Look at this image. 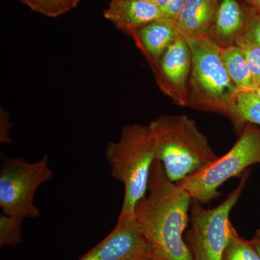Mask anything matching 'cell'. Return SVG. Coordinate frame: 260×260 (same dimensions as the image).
I'll return each mask as SVG.
<instances>
[{"label":"cell","mask_w":260,"mask_h":260,"mask_svg":"<svg viewBox=\"0 0 260 260\" xmlns=\"http://www.w3.org/2000/svg\"><path fill=\"white\" fill-rule=\"evenodd\" d=\"M169 2H170V0H155V3L160 8V9L162 10V12Z\"/></svg>","instance_id":"25"},{"label":"cell","mask_w":260,"mask_h":260,"mask_svg":"<svg viewBox=\"0 0 260 260\" xmlns=\"http://www.w3.org/2000/svg\"><path fill=\"white\" fill-rule=\"evenodd\" d=\"M32 11L49 18H57L75 9L79 0H18Z\"/></svg>","instance_id":"17"},{"label":"cell","mask_w":260,"mask_h":260,"mask_svg":"<svg viewBox=\"0 0 260 260\" xmlns=\"http://www.w3.org/2000/svg\"><path fill=\"white\" fill-rule=\"evenodd\" d=\"M219 0H186L176 20L178 35L186 40L209 35Z\"/></svg>","instance_id":"13"},{"label":"cell","mask_w":260,"mask_h":260,"mask_svg":"<svg viewBox=\"0 0 260 260\" xmlns=\"http://www.w3.org/2000/svg\"><path fill=\"white\" fill-rule=\"evenodd\" d=\"M23 220L3 213L0 215V246H15L22 241Z\"/></svg>","instance_id":"18"},{"label":"cell","mask_w":260,"mask_h":260,"mask_svg":"<svg viewBox=\"0 0 260 260\" xmlns=\"http://www.w3.org/2000/svg\"><path fill=\"white\" fill-rule=\"evenodd\" d=\"M221 58L228 74L239 91L255 90L250 70L239 46L221 48Z\"/></svg>","instance_id":"14"},{"label":"cell","mask_w":260,"mask_h":260,"mask_svg":"<svg viewBox=\"0 0 260 260\" xmlns=\"http://www.w3.org/2000/svg\"><path fill=\"white\" fill-rule=\"evenodd\" d=\"M253 10L240 0H219L210 37L221 48L236 45Z\"/></svg>","instance_id":"11"},{"label":"cell","mask_w":260,"mask_h":260,"mask_svg":"<svg viewBox=\"0 0 260 260\" xmlns=\"http://www.w3.org/2000/svg\"><path fill=\"white\" fill-rule=\"evenodd\" d=\"M141 1H152V2H155V0H141Z\"/></svg>","instance_id":"28"},{"label":"cell","mask_w":260,"mask_h":260,"mask_svg":"<svg viewBox=\"0 0 260 260\" xmlns=\"http://www.w3.org/2000/svg\"><path fill=\"white\" fill-rule=\"evenodd\" d=\"M191 198L168 177L161 162L152 167L148 194L135 207V218L154 260H193L184 241Z\"/></svg>","instance_id":"1"},{"label":"cell","mask_w":260,"mask_h":260,"mask_svg":"<svg viewBox=\"0 0 260 260\" xmlns=\"http://www.w3.org/2000/svg\"><path fill=\"white\" fill-rule=\"evenodd\" d=\"M237 126L235 129L242 131L246 123L260 126V99L255 91L240 92L237 100Z\"/></svg>","instance_id":"15"},{"label":"cell","mask_w":260,"mask_h":260,"mask_svg":"<svg viewBox=\"0 0 260 260\" xmlns=\"http://www.w3.org/2000/svg\"><path fill=\"white\" fill-rule=\"evenodd\" d=\"M144 256H151V248L134 218L116 223L112 232L79 260H129Z\"/></svg>","instance_id":"9"},{"label":"cell","mask_w":260,"mask_h":260,"mask_svg":"<svg viewBox=\"0 0 260 260\" xmlns=\"http://www.w3.org/2000/svg\"><path fill=\"white\" fill-rule=\"evenodd\" d=\"M104 15L127 35L164 16L155 2L141 0H111Z\"/></svg>","instance_id":"10"},{"label":"cell","mask_w":260,"mask_h":260,"mask_svg":"<svg viewBox=\"0 0 260 260\" xmlns=\"http://www.w3.org/2000/svg\"><path fill=\"white\" fill-rule=\"evenodd\" d=\"M250 241L260 256V229L256 231Z\"/></svg>","instance_id":"23"},{"label":"cell","mask_w":260,"mask_h":260,"mask_svg":"<svg viewBox=\"0 0 260 260\" xmlns=\"http://www.w3.org/2000/svg\"><path fill=\"white\" fill-rule=\"evenodd\" d=\"M148 61L155 66L166 51L179 37L176 21L162 16L129 34Z\"/></svg>","instance_id":"12"},{"label":"cell","mask_w":260,"mask_h":260,"mask_svg":"<svg viewBox=\"0 0 260 260\" xmlns=\"http://www.w3.org/2000/svg\"><path fill=\"white\" fill-rule=\"evenodd\" d=\"M244 2L251 9L260 14V0H244Z\"/></svg>","instance_id":"24"},{"label":"cell","mask_w":260,"mask_h":260,"mask_svg":"<svg viewBox=\"0 0 260 260\" xmlns=\"http://www.w3.org/2000/svg\"><path fill=\"white\" fill-rule=\"evenodd\" d=\"M53 177L47 155L32 162L2 157L0 206L3 213L22 220L38 218L40 212L34 205V197L39 186Z\"/></svg>","instance_id":"7"},{"label":"cell","mask_w":260,"mask_h":260,"mask_svg":"<svg viewBox=\"0 0 260 260\" xmlns=\"http://www.w3.org/2000/svg\"><path fill=\"white\" fill-rule=\"evenodd\" d=\"M191 68L189 42L179 37L151 68L160 90L180 107H186Z\"/></svg>","instance_id":"8"},{"label":"cell","mask_w":260,"mask_h":260,"mask_svg":"<svg viewBox=\"0 0 260 260\" xmlns=\"http://www.w3.org/2000/svg\"><path fill=\"white\" fill-rule=\"evenodd\" d=\"M236 45L242 49L252 76L254 89L260 88V48L255 44L238 40Z\"/></svg>","instance_id":"19"},{"label":"cell","mask_w":260,"mask_h":260,"mask_svg":"<svg viewBox=\"0 0 260 260\" xmlns=\"http://www.w3.org/2000/svg\"><path fill=\"white\" fill-rule=\"evenodd\" d=\"M186 0H170L166 8L162 10V14L166 18L176 21L178 15L180 13Z\"/></svg>","instance_id":"21"},{"label":"cell","mask_w":260,"mask_h":260,"mask_svg":"<svg viewBox=\"0 0 260 260\" xmlns=\"http://www.w3.org/2000/svg\"><path fill=\"white\" fill-rule=\"evenodd\" d=\"M79 1H80V0H79Z\"/></svg>","instance_id":"29"},{"label":"cell","mask_w":260,"mask_h":260,"mask_svg":"<svg viewBox=\"0 0 260 260\" xmlns=\"http://www.w3.org/2000/svg\"><path fill=\"white\" fill-rule=\"evenodd\" d=\"M187 41L191 68L186 107L226 116L236 127V107L240 91L224 66L221 47L209 35Z\"/></svg>","instance_id":"3"},{"label":"cell","mask_w":260,"mask_h":260,"mask_svg":"<svg viewBox=\"0 0 260 260\" xmlns=\"http://www.w3.org/2000/svg\"><path fill=\"white\" fill-rule=\"evenodd\" d=\"M238 40L255 44L260 48V14L253 10L242 35Z\"/></svg>","instance_id":"20"},{"label":"cell","mask_w":260,"mask_h":260,"mask_svg":"<svg viewBox=\"0 0 260 260\" xmlns=\"http://www.w3.org/2000/svg\"><path fill=\"white\" fill-rule=\"evenodd\" d=\"M256 164H260V128L252 123H246L239 139L228 153L177 184L191 200L208 204L220 197L218 189L225 181L241 177L247 168Z\"/></svg>","instance_id":"5"},{"label":"cell","mask_w":260,"mask_h":260,"mask_svg":"<svg viewBox=\"0 0 260 260\" xmlns=\"http://www.w3.org/2000/svg\"><path fill=\"white\" fill-rule=\"evenodd\" d=\"M250 174V169H246L237 187L223 203L212 209H205L199 202L191 200V225L184 235V241L193 260H221L233 226L229 219L231 212L239 201Z\"/></svg>","instance_id":"6"},{"label":"cell","mask_w":260,"mask_h":260,"mask_svg":"<svg viewBox=\"0 0 260 260\" xmlns=\"http://www.w3.org/2000/svg\"><path fill=\"white\" fill-rule=\"evenodd\" d=\"M105 158L112 177L124 184V195L117 223L135 218V207L148 191L155 152L148 125L126 124L120 138L106 147Z\"/></svg>","instance_id":"4"},{"label":"cell","mask_w":260,"mask_h":260,"mask_svg":"<svg viewBox=\"0 0 260 260\" xmlns=\"http://www.w3.org/2000/svg\"><path fill=\"white\" fill-rule=\"evenodd\" d=\"M129 260H154L151 256H140V257L134 258V259H132Z\"/></svg>","instance_id":"26"},{"label":"cell","mask_w":260,"mask_h":260,"mask_svg":"<svg viewBox=\"0 0 260 260\" xmlns=\"http://www.w3.org/2000/svg\"><path fill=\"white\" fill-rule=\"evenodd\" d=\"M254 91H255L256 95H257V96L260 99V88L256 89Z\"/></svg>","instance_id":"27"},{"label":"cell","mask_w":260,"mask_h":260,"mask_svg":"<svg viewBox=\"0 0 260 260\" xmlns=\"http://www.w3.org/2000/svg\"><path fill=\"white\" fill-rule=\"evenodd\" d=\"M221 260H260V256L251 241L240 237L233 225Z\"/></svg>","instance_id":"16"},{"label":"cell","mask_w":260,"mask_h":260,"mask_svg":"<svg viewBox=\"0 0 260 260\" xmlns=\"http://www.w3.org/2000/svg\"><path fill=\"white\" fill-rule=\"evenodd\" d=\"M1 129H0V140L5 144L11 143L10 133L12 128L9 115L4 109H1Z\"/></svg>","instance_id":"22"},{"label":"cell","mask_w":260,"mask_h":260,"mask_svg":"<svg viewBox=\"0 0 260 260\" xmlns=\"http://www.w3.org/2000/svg\"><path fill=\"white\" fill-rule=\"evenodd\" d=\"M155 160L173 182L204 169L218 156L194 119L164 114L148 124Z\"/></svg>","instance_id":"2"}]
</instances>
